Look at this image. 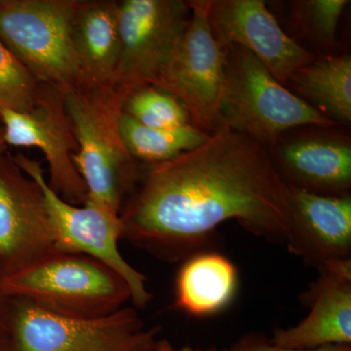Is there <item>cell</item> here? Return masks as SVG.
<instances>
[{"label":"cell","instance_id":"obj_1","mask_svg":"<svg viewBox=\"0 0 351 351\" xmlns=\"http://www.w3.org/2000/svg\"><path fill=\"white\" fill-rule=\"evenodd\" d=\"M119 218L121 240L169 263L195 255L228 219L281 243L291 225L287 184L265 145L221 125L195 149L142 169Z\"/></svg>","mask_w":351,"mask_h":351},{"label":"cell","instance_id":"obj_2","mask_svg":"<svg viewBox=\"0 0 351 351\" xmlns=\"http://www.w3.org/2000/svg\"><path fill=\"white\" fill-rule=\"evenodd\" d=\"M124 103L110 84L82 82L64 92V110L78 145L73 163L88 199L119 214L142 171L120 133Z\"/></svg>","mask_w":351,"mask_h":351},{"label":"cell","instance_id":"obj_3","mask_svg":"<svg viewBox=\"0 0 351 351\" xmlns=\"http://www.w3.org/2000/svg\"><path fill=\"white\" fill-rule=\"evenodd\" d=\"M9 298H19L55 315L93 319L131 301L128 284L105 263L80 254L54 253L12 276L0 278Z\"/></svg>","mask_w":351,"mask_h":351},{"label":"cell","instance_id":"obj_4","mask_svg":"<svg viewBox=\"0 0 351 351\" xmlns=\"http://www.w3.org/2000/svg\"><path fill=\"white\" fill-rule=\"evenodd\" d=\"M226 51L218 127H228L265 145L297 127L338 124L286 89L248 51L235 45Z\"/></svg>","mask_w":351,"mask_h":351},{"label":"cell","instance_id":"obj_5","mask_svg":"<svg viewBox=\"0 0 351 351\" xmlns=\"http://www.w3.org/2000/svg\"><path fill=\"white\" fill-rule=\"evenodd\" d=\"M160 331L145 326L136 307L77 319L11 298L6 351H156Z\"/></svg>","mask_w":351,"mask_h":351},{"label":"cell","instance_id":"obj_6","mask_svg":"<svg viewBox=\"0 0 351 351\" xmlns=\"http://www.w3.org/2000/svg\"><path fill=\"white\" fill-rule=\"evenodd\" d=\"M78 0H0V40L41 84L83 82L73 40Z\"/></svg>","mask_w":351,"mask_h":351},{"label":"cell","instance_id":"obj_7","mask_svg":"<svg viewBox=\"0 0 351 351\" xmlns=\"http://www.w3.org/2000/svg\"><path fill=\"white\" fill-rule=\"evenodd\" d=\"M12 158L43 191L54 235L55 252L80 254L105 263L128 284L136 308H145L152 295L147 290V277L134 269L119 252L122 234L119 214L88 198L83 205L66 202L51 189L39 161L22 154H16Z\"/></svg>","mask_w":351,"mask_h":351},{"label":"cell","instance_id":"obj_8","mask_svg":"<svg viewBox=\"0 0 351 351\" xmlns=\"http://www.w3.org/2000/svg\"><path fill=\"white\" fill-rule=\"evenodd\" d=\"M189 1L123 0L119 5L120 49L112 86L124 99L154 86L191 18Z\"/></svg>","mask_w":351,"mask_h":351},{"label":"cell","instance_id":"obj_9","mask_svg":"<svg viewBox=\"0 0 351 351\" xmlns=\"http://www.w3.org/2000/svg\"><path fill=\"white\" fill-rule=\"evenodd\" d=\"M189 5L186 31L154 86L175 97L198 125L214 131L225 85L226 51L210 25L211 0L189 1Z\"/></svg>","mask_w":351,"mask_h":351},{"label":"cell","instance_id":"obj_10","mask_svg":"<svg viewBox=\"0 0 351 351\" xmlns=\"http://www.w3.org/2000/svg\"><path fill=\"white\" fill-rule=\"evenodd\" d=\"M0 124L7 147H36L49 168L48 184L73 205L86 202L88 191L73 156L78 149L64 106V92L44 85L36 106L27 112L0 107Z\"/></svg>","mask_w":351,"mask_h":351},{"label":"cell","instance_id":"obj_11","mask_svg":"<svg viewBox=\"0 0 351 351\" xmlns=\"http://www.w3.org/2000/svg\"><path fill=\"white\" fill-rule=\"evenodd\" d=\"M54 253V235L40 186L18 167L12 156L0 154V278Z\"/></svg>","mask_w":351,"mask_h":351},{"label":"cell","instance_id":"obj_12","mask_svg":"<svg viewBox=\"0 0 351 351\" xmlns=\"http://www.w3.org/2000/svg\"><path fill=\"white\" fill-rule=\"evenodd\" d=\"M209 20L221 47L235 45L248 51L281 84L314 61L283 32L261 0H211Z\"/></svg>","mask_w":351,"mask_h":351},{"label":"cell","instance_id":"obj_13","mask_svg":"<svg viewBox=\"0 0 351 351\" xmlns=\"http://www.w3.org/2000/svg\"><path fill=\"white\" fill-rule=\"evenodd\" d=\"M287 189L291 225L285 244L290 253L317 269L350 260V196L318 195L289 184Z\"/></svg>","mask_w":351,"mask_h":351},{"label":"cell","instance_id":"obj_14","mask_svg":"<svg viewBox=\"0 0 351 351\" xmlns=\"http://www.w3.org/2000/svg\"><path fill=\"white\" fill-rule=\"evenodd\" d=\"M318 270L317 280L302 295L309 313L294 327L276 330L274 345L294 350L351 345V260Z\"/></svg>","mask_w":351,"mask_h":351},{"label":"cell","instance_id":"obj_15","mask_svg":"<svg viewBox=\"0 0 351 351\" xmlns=\"http://www.w3.org/2000/svg\"><path fill=\"white\" fill-rule=\"evenodd\" d=\"M119 5L113 0H78L73 40L83 82L112 85L120 49Z\"/></svg>","mask_w":351,"mask_h":351},{"label":"cell","instance_id":"obj_16","mask_svg":"<svg viewBox=\"0 0 351 351\" xmlns=\"http://www.w3.org/2000/svg\"><path fill=\"white\" fill-rule=\"evenodd\" d=\"M280 157L293 186L332 196L346 195L343 191L350 188L351 147L346 141L300 138L284 145Z\"/></svg>","mask_w":351,"mask_h":351},{"label":"cell","instance_id":"obj_17","mask_svg":"<svg viewBox=\"0 0 351 351\" xmlns=\"http://www.w3.org/2000/svg\"><path fill=\"white\" fill-rule=\"evenodd\" d=\"M237 267L218 253H196L186 258L178 274L175 307L202 317L230 304L237 293Z\"/></svg>","mask_w":351,"mask_h":351},{"label":"cell","instance_id":"obj_18","mask_svg":"<svg viewBox=\"0 0 351 351\" xmlns=\"http://www.w3.org/2000/svg\"><path fill=\"white\" fill-rule=\"evenodd\" d=\"M302 96L328 119L351 121V59L350 55L313 61L295 71L290 80Z\"/></svg>","mask_w":351,"mask_h":351},{"label":"cell","instance_id":"obj_19","mask_svg":"<svg viewBox=\"0 0 351 351\" xmlns=\"http://www.w3.org/2000/svg\"><path fill=\"white\" fill-rule=\"evenodd\" d=\"M120 133L129 154L145 165L164 162L191 151L209 136L191 124L173 129L151 128L124 112L120 119Z\"/></svg>","mask_w":351,"mask_h":351},{"label":"cell","instance_id":"obj_20","mask_svg":"<svg viewBox=\"0 0 351 351\" xmlns=\"http://www.w3.org/2000/svg\"><path fill=\"white\" fill-rule=\"evenodd\" d=\"M123 112L151 128L173 129L188 125V110L172 95L154 86L136 90L127 97Z\"/></svg>","mask_w":351,"mask_h":351},{"label":"cell","instance_id":"obj_21","mask_svg":"<svg viewBox=\"0 0 351 351\" xmlns=\"http://www.w3.org/2000/svg\"><path fill=\"white\" fill-rule=\"evenodd\" d=\"M43 87L0 40V107L29 112L38 101Z\"/></svg>","mask_w":351,"mask_h":351},{"label":"cell","instance_id":"obj_22","mask_svg":"<svg viewBox=\"0 0 351 351\" xmlns=\"http://www.w3.org/2000/svg\"><path fill=\"white\" fill-rule=\"evenodd\" d=\"M350 1L346 0H309L301 2L307 25L321 40L334 43L339 19Z\"/></svg>","mask_w":351,"mask_h":351},{"label":"cell","instance_id":"obj_23","mask_svg":"<svg viewBox=\"0 0 351 351\" xmlns=\"http://www.w3.org/2000/svg\"><path fill=\"white\" fill-rule=\"evenodd\" d=\"M221 351H351V345L323 346L314 350H294L274 345L263 336L247 335Z\"/></svg>","mask_w":351,"mask_h":351},{"label":"cell","instance_id":"obj_24","mask_svg":"<svg viewBox=\"0 0 351 351\" xmlns=\"http://www.w3.org/2000/svg\"><path fill=\"white\" fill-rule=\"evenodd\" d=\"M11 298L7 297L0 289V341L6 343L10 318Z\"/></svg>","mask_w":351,"mask_h":351},{"label":"cell","instance_id":"obj_25","mask_svg":"<svg viewBox=\"0 0 351 351\" xmlns=\"http://www.w3.org/2000/svg\"><path fill=\"white\" fill-rule=\"evenodd\" d=\"M156 351H175V348L171 345L168 339H159L157 343Z\"/></svg>","mask_w":351,"mask_h":351},{"label":"cell","instance_id":"obj_26","mask_svg":"<svg viewBox=\"0 0 351 351\" xmlns=\"http://www.w3.org/2000/svg\"><path fill=\"white\" fill-rule=\"evenodd\" d=\"M175 351H218L215 348H193V346H182L179 350H175Z\"/></svg>","mask_w":351,"mask_h":351},{"label":"cell","instance_id":"obj_27","mask_svg":"<svg viewBox=\"0 0 351 351\" xmlns=\"http://www.w3.org/2000/svg\"><path fill=\"white\" fill-rule=\"evenodd\" d=\"M7 149H8V147H7L5 141H4L3 129L0 126V154H5Z\"/></svg>","mask_w":351,"mask_h":351},{"label":"cell","instance_id":"obj_28","mask_svg":"<svg viewBox=\"0 0 351 351\" xmlns=\"http://www.w3.org/2000/svg\"><path fill=\"white\" fill-rule=\"evenodd\" d=\"M0 351H6V343L0 341Z\"/></svg>","mask_w":351,"mask_h":351},{"label":"cell","instance_id":"obj_29","mask_svg":"<svg viewBox=\"0 0 351 351\" xmlns=\"http://www.w3.org/2000/svg\"><path fill=\"white\" fill-rule=\"evenodd\" d=\"M0 126H1V124H0Z\"/></svg>","mask_w":351,"mask_h":351}]
</instances>
